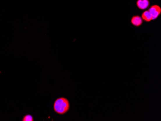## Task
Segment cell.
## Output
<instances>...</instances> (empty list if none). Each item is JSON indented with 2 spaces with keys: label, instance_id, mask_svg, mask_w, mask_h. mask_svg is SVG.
I'll use <instances>...</instances> for the list:
<instances>
[{
  "label": "cell",
  "instance_id": "1",
  "mask_svg": "<svg viewBox=\"0 0 161 121\" xmlns=\"http://www.w3.org/2000/svg\"><path fill=\"white\" fill-rule=\"evenodd\" d=\"M70 105L69 100L65 97H59L56 99L54 103V111L60 115L65 114L69 111Z\"/></svg>",
  "mask_w": 161,
  "mask_h": 121
},
{
  "label": "cell",
  "instance_id": "2",
  "mask_svg": "<svg viewBox=\"0 0 161 121\" xmlns=\"http://www.w3.org/2000/svg\"><path fill=\"white\" fill-rule=\"evenodd\" d=\"M148 10L151 15L153 20L157 19L161 14V7L157 4L151 6Z\"/></svg>",
  "mask_w": 161,
  "mask_h": 121
},
{
  "label": "cell",
  "instance_id": "3",
  "mask_svg": "<svg viewBox=\"0 0 161 121\" xmlns=\"http://www.w3.org/2000/svg\"><path fill=\"white\" fill-rule=\"evenodd\" d=\"M150 4L149 0H137V7L141 10H145L148 8Z\"/></svg>",
  "mask_w": 161,
  "mask_h": 121
},
{
  "label": "cell",
  "instance_id": "4",
  "mask_svg": "<svg viewBox=\"0 0 161 121\" xmlns=\"http://www.w3.org/2000/svg\"><path fill=\"white\" fill-rule=\"evenodd\" d=\"M131 24L134 26L139 27L143 23V20L139 15H134L131 20Z\"/></svg>",
  "mask_w": 161,
  "mask_h": 121
},
{
  "label": "cell",
  "instance_id": "5",
  "mask_svg": "<svg viewBox=\"0 0 161 121\" xmlns=\"http://www.w3.org/2000/svg\"><path fill=\"white\" fill-rule=\"evenodd\" d=\"M141 18L146 22H150L152 20V17L148 10H146L142 14Z\"/></svg>",
  "mask_w": 161,
  "mask_h": 121
},
{
  "label": "cell",
  "instance_id": "6",
  "mask_svg": "<svg viewBox=\"0 0 161 121\" xmlns=\"http://www.w3.org/2000/svg\"><path fill=\"white\" fill-rule=\"evenodd\" d=\"M23 121H33L34 118L33 116L29 114H27L24 116V117L23 118Z\"/></svg>",
  "mask_w": 161,
  "mask_h": 121
}]
</instances>
